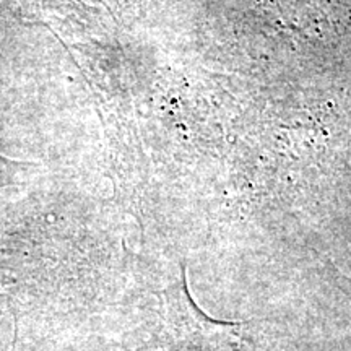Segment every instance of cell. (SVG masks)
Wrapping results in <instances>:
<instances>
[{"label":"cell","instance_id":"1","mask_svg":"<svg viewBox=\"0 0 351 351\" xmlns=\"http://www.w3.org/2000/svg\"><path fill=\"white\" fill-rule=\"evenodd\" d=\"M241 324L208 317L192 300L186 271L163 295L155 328L135 351H239Z\"/></svg>","mask_w":351,"mask_h":351}]
</instances>
